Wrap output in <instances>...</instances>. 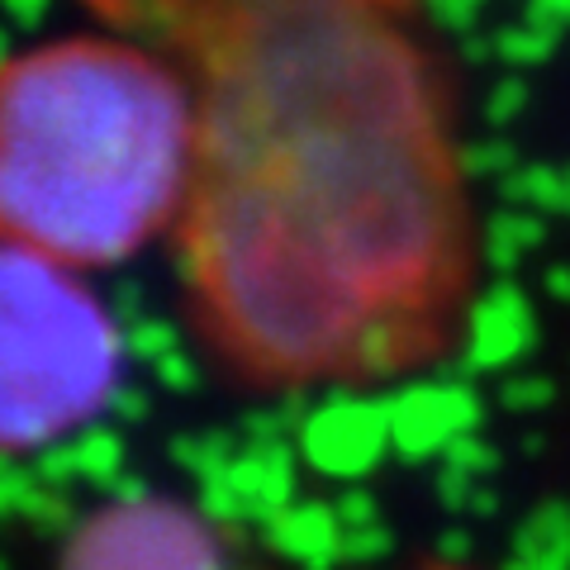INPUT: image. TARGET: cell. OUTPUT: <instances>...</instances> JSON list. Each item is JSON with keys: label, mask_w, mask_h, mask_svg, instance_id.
Wrapping results in <instances>:
<instances>
[{"label": "cell", "mask_w": 570, "mask_h": 570, "mask_svg": "<svg viewBox=\"0 0 570 570\" xmlns=\"http://www.w3.org/2000/svg\"><path fill=\"white\" fill-rule=\"evenodd\" d=\"M195 105L176 276L257 395L381 390L461 347L480 228L428 0H86Z\"/></svg>", "instance_id": "obj_1"}, {"label": "cell", "mask_w": 570, "mask_h": 570, "mask_svg": "<svg viewBox=\"0 0 570 570\" xmlns=\"http://www.w3.org/2000/svg\"><path fill=\"white\" fill-rule=\"evenodd\" d=\"M195 176V105L124 29L52 33L0 58V243L71 272L176 234Z\"/></svg>", "instance_id": "obj_2"}, {"label": "cell", "mask_w": 570, "mask_h": 570, "mask_svg": "<svg viewBox=\"0 0 570 570\" xmlns=\"http://www.w3.org/2000/svg\"><path fill=\"white\" fill-rule=\"evenodd\" d=\"M119 385L124 328L86 272L0 243V456L91 428Z\"/></svg>", "instance_id": "obj_3"}, {"label": "cell", "mask_w": 570, "mask_h": 570, "mask_svg": "<svg viewBox=\"0 0 570 570\" xmlns=\"http://www.w3.org/2000/svg\"><path fill=\"white\" fill-rule=\"evenodd\" d=\"M228 532L171 494H119L67 532L52 570H253Z\"/></svg>", "instance_id": "obj_4"}, {"label": "cell", "mask_w": 570, "mask_h": 570, "mask_svg": "<svg viewBox=\"0 0 570 570\" xmlns=\"http://www.w3.org/2000/svg\"><path fill=\"white\" fill-rule=\"evenodd\" d=\"M485 404L471 376L461 381H409L390 390V448L404 461H442L456 442L480 433Z\"/></svg>", "instance_id": "obj_5"}, {"label": "cell", "mask_w": 570, "mask_h": 570, "mask_svg": "<svg viewBox=\"0 0 570 570\" xmlns=\"http://www.w3.org/2000/svg\"><path fill=\"white\" fill-rule=\"evenodd\" d=\"M309 452L328 475L376 471L390 448V395L376 390H324L309 419Z\"/></svg>", "instance_id": "obj_6"}, {"label": "cell", "mask_w": 570, "mask_h": 570, "mask_svg": "<svg viewBox=\"0 0 570 570\" xmlns=\"http://www.w3.org/2000/svg\"><path fill=\"white\" fill-rule=\"evenodd\" d=\"M542 318L532 295H523L513 281H494L490 291H475L466 324H461V371L466 376H499L513 371L538 347Z\"/></svg>", "instance_id": "obj_7"}, {"label": "cell", "mask_w": 570, "mask_h": 570, "mask_svg": "<svg viewBox=\"0 0 570 570\" xmlns=\"http://www.w3.org/2000/svg\"><path fill=\"white\" fill-rule=\"evenodd\" d=\"M499 570H570V504L542 499L532 504L504 547Z\"/></svg>", "instance_id": "obj_8"}, {"label": "cell", "mask_w": 570, "mask_h": 570, "mask_svg": "<svg viewBox=\"0 0 570 570\" xmlns=\"http://www.w3.org/2000/svg\"><path fill=\"white\" fill-rule=\"evenodd\" d=\"M547 243V219L519 205H499V214L490 219V228L480 234V257H490L499 272H519L523 262H532V253Z\"/></svg>", "instance_id": "obj_9"}, {"label": "cell", "mask_w": 570, "mask_h": 570, "mask_svg": "<svg viewBox=\"0 0 570 570\" xmlns=\"http://www.w3.org/2000/svg\"><path fill=\"white\" fill-rule=\"evenodd\" d=\"M499 400H504L513 414L532 419V414H542V409L551 404V381L547 376H509L504 390H499Z\"/></svg>", "instance_id": "obj_10"}, {"label": "cell", "mask_w": 570, "mask_h": 570, "mask_svg": "<svg viewBox=\"0 0 570 570\" xmlns=\"http://www.w3.org/2000/svg\"><path fill=\"white\" fill-rule=\"evenodd\" d=\"M547 291L570 299V266H551V272H547Z\"/></svg>", "instance_id": "obj_11"}, {"label": "cell", "mask_w": 570, "mask_h": 570, "mask_svg": "<svg viewBox=\"0 0 570 570\" xmlns=\"http://www.w3.org/2000/svg\"><path fill=\"white\" fill-rule=\"evenodd\" d=\"M561 219H570V163H566V209H561Z\"/></svg>", "instance_id": "obj_12"}]
</instances>
